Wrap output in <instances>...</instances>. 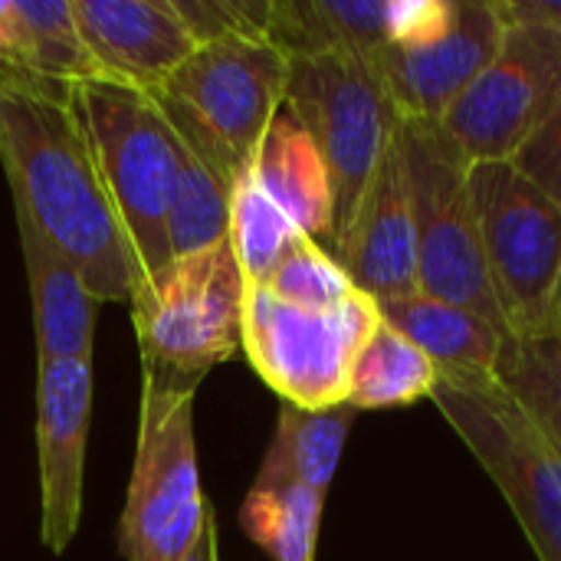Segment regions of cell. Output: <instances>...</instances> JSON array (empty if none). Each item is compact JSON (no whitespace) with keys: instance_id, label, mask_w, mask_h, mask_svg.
I'll return each mask as SVG.
<instances>
[{"instance_id":"7402d4cb","label":"cell","mask_w":561,"mask_h":561,"mask_svg":"<svg viewBox=\"0 0 561 561\" xmlns=\"http://www.w3.org/2000/svg\"><path fill=\"white\" fill-rule=\"evenodd\" d=\"M437 378V365L417 345H411L391 325L378 322V329L355 355L345 404L355 411L408 408L431 398Z\"/></svg>"},{"instance_id":"6da1fadb","label":"cell","mask_w":561,"mask_h":561,"mask_svg":"<svg viewBox=\"0 0 561 561\" xmlns=\"http://www.w3.org/2000/svg\"><path fill=\"white\" fill-rule=\"evenodd\" d=\"M0 164L13 207L76 266L99 302H128L135 260L105 194L69 89L0 79Z\"/></svg>"},{"instance_id":"83f0119b","label":"cell","mask_w":561,"mask_h":561,"mask_svg":"<svg viewBox=\"0 0 561 561\" xmlns=\"http://www.w3.org/2000/svg\"><path fill=\"white\" fill-rule=\"evenodd\" d=\"M174 7L197 43L230 33L270 39L273 0H174Z\"/></svg>"},{"instance_id":"f546056e","label":"cell","mask_w":561,"mask_h":561,"mask_svg":"<svg viewBox=\"0 0 561 561\" xmlns=\"http://www.w3.org/2000/svg\"><path fill=\"white\" fill-rule=\"evenodd\" d=\"M506 23H539L561 33V0H496Z\"/></svg>"},{"instance_id":"52a82bcc","label":"cell","mask_w":561,"mask_h":561,"mask_svg":"<svg viewBox=\"0 0 561 561\" xmlns=\"http://www.w3.org/2000/svg\"><path fill=\"white\" fill-rule=\"evenodd\" d=\"M401 145L417 233V293L477 312L510 342V325L480 243L470 161L440 125L401 118Z\"/></svg>"},{"instance_id":"1f68e13d","label":"cell","mask_w":561,"mask_h":561,"mask_svg":"<svg viewBox=\"0 0 561 561\" xmlns=\"http://www.w3.org/2000/svg\"><path fill=\"white\" fill-rule=\"evenodd\" d=\"M181 561H220V552H217V523H214V513H210V519H207V526H204V533H201V539H197V546L184 556Z\"/></svg>"},{"instance_id":"d6a6232c","label":"cell","mask_w":561,"mask_h":561,"mask_svg":"<svg viewBox=\"0 0 561 561\" xmlns=\"http://www.w3.org/2000/svg\"><path fill=\"white\" fill-rule=\"evenodd\" d=\"M539 339H561V266L552 286V299H549V312H546V325Z\"/></svg>"},{"instance_id":"cb8c5ba5","label":"cell","mask_w":561,"mask_h":561,"mask_svg":"<svg viewBox=\"0 0 561 561\" xmlns=\"http://www.w3.org/2000/svg\"><path fill=\"white\" fill-rule=\"evenodd\" d=\"M230 197L233 187L184 145V171L168 217V243L174 260L230 240Z\"/></svg>"},{"instance_id":"ac0fdd59","label":"cell","mask_w":561,"mask_h":561,"mask_svg":"<svg viewBox=\"0 0 561 561\" xmlns=\"http://www.w3.org/2000/svg\"><path fill=\"white\" fill-rule=\"evenodd\" d=\"M250 178L306 237L332 240L335 201H332L329 171L322 164L319 148L309 138V131L286 112V105L273 118V125L253 158Z\"/></svg>"},{"instance_id":"5b68a950","label":"cell","mask_w":561,"mask_h":561,"mask_svg":"<svg viewBox=\"0 0 561 561\" xmlns=\"http://www.w3.org/2000/svg\"><path fill=\"white\" fill-rule=\"evenodd\" d=\"M431 401L506 496L539 561H561V454L496 371L440 375Z\"/></svg>"},{"instance_id":"603a6c76","label":"cell","mask_w":561,"mask_h":561,"mask_svg":"<svg viewBox=\"0 0 561 561\" xmlns=\"http://www.w3.org/2000/svg\"><path fill=\"white\" fill-rule=\"evenodd\" d=\"M322 506L316 493L302 486H253L240 523L247 536L263 546L273 561H316Z\"/></svg>"},{"instance_id":"484cf974","label":"cell","mask_w":561,"mask_h":561,"mask_svg":"<svg viewBox=\"0 0 561 561\" xmlns=\"http://www.w3.org/2000/svg\"><path fill=\"white\" fill-rule=\"evenodd\" d=\"M496 375L561 454V339L506 342Z\"/></svg>"},{"instance_id":"30bf717a","label":"cell","mask_w":561,"mask_h":561,"mask_svg":"<svg viewBox=\"0 0 561 561\" xmlns=\"http://www.w3.org/2000/svg\"><path fill=\"white\" fill-rule=\"evenodd\" d=\"M470 197L510 342L539 339L561 266V204L513 161L470 164Z\"/></svg>"},{"instance_id":"4316f807","label":"cell","mask_w":561,"mask_h":561,"mask_svg":"<svg viewBox=\"0 0 561 561\" xmlns=\"http://www.w3.org/2000/svg\"><path fill=\"white\" fill-rule=\"evenodd\" d=\"M253 286H263L279 302L299 309H332L342 306L352 293H358L342 263L332 256V250H325L312 237H299L273 266V273Z\"/></svg>"},{"instance_id":"ba28073f","label":"cell","mask_w":561,"mask_h":561,"mask_svg":"<svg viewBox=\"0 0 561 561\" xmlns=\"http://www.w3.org/2000/svg\"><path fill=\"white\" fill-rule=\"evenodd\" d=\"M286 112L309 131L329 171L335 217L332 247L342 240L355 207L391 145L401 115L365 56H289Z\"/></svg>"},{"instance_id":"9a60e30c","label":"cell","mask_w":561,"mask_h":561,"mask_svg":"<svg viewBox=\"0 0 561 561\" xmlns=\"http://www.w3.org/2000/svg\"><path fill=\"white\" fill-rule=\"evenodd\" d=\"M72 16L102 76L148 95L197 46L174 0H72Z\"/></svg>"},{"instance_id":"8992f818","label":"cell","mask_w":561,"mask_h":561,"mask_svg":"<svg viewBox=\"0 0 561 561\" xmlns=\"http://www.w3.org/2000/svg\"><path fill=\"white\" fill-rule=\"evenodd\" d=\"M247 276L230 240L178 256L131 289L141 371L201 385L240 352Z\"/></svg>"},{"instance_id":"e0dca14e","label":"cell","mask_w":561,"mask_h":561,"mask_svg":"<svg viewBox=\"0 0 561 561\" xmlns=\"http://www.w3.org/2000/svg\"><path fill=\"white\" fill-rule=\"evenodd\" d=\"M16 230L33 299L36 362H92L99 299L89 293L76 266L43 237L30 214L16 210Z\"/></svg>"},{"instance_id":"ffe728a7","label":"cell","mask_w":561,"mask_h":561,"mask_svg":"<svg viewBox=\"0 0 561 561\" xmlns=\"http://www.w3.org/2000/svg\"><path fill=\"white\" fill-rule=\"evenodd\" d=\"M352 421H355V408L348 404H335L322 411L283 404L273 444L263 457L253 486H302L319 500H325L339 473V460Z\"/></svg>"},{"instance_id":"7c38bea8","label":"cell","mask_w":561,"mask_h":561,"mask_svg":"<svg viewBox=\"0 0 561 561\" xmlns=\"http://www.w3.org/2000/svg\"><path fill=\"white\" fill-rule=\"evenodd\" d=\"M506 33L496 0H421L411 26L371 56L404 122L440 125Z\"/></svg>"},{"instance_id":"8fae6325","label":"cell","mask_w":561,"mask_h":561,"mask_svg":"<svg viewBox=\"0 0 561 561\" xmlns=\"http://www.w3.org/2000/svg\"><path fill=\"white\" fill-rule=\"evenodd\" d=\"M561 105V33L506 23L496 56L440 118L470 164L513 161Z\"/></svg>"},{"instance_id":"d6986e66","label":"cell","mask_w":561,"mask_h":561,"mask_svg":"<svg viewBox=\"0 0 561 561\" xmlns=\"http://www.w3.org/2000/svg\"><path fill=\"white\" fill-rule=\"evenodd\" d=\"M378 316L385 325L417 345L440 375H477L500 368L506 339L486 319L463 306L411 293L398 299H381Z\"/></svg>"},{"instance_id":"d4e9b609","label":"cell","mask_w":561,"mask_h":561,"mask_svg":"<svg viewBox=\"0 0 561 561\" xmlns=\"http://www.w3.org/2000/svg\"><path fill=\"white\" fill-rule=\"evenodd\" d=\"M306 237L250 178V171L233 184L230 197V247L247 283H263L286 250Z\"/></svg>"},{"instance_id":"277c9868","label":"cell","mask_w":561,"mask_h":561,"mask_svg":"<svg viewBox=\"0 0 561 561\" xmlns=\"http://www.w3.org/2000/svg\"><path fill=\"white\" fill-rule=\"evenodd\" d=\"M194 391L197 385L141 371L138 444L118 519L125 561H181L210 519L201 493Z\"/></svg>"},{"instance_id":"7a4b0ae2","label":"cell","mask_w":561,"mask_h":561,"mask_svg":"<svg viewBox=\"0 0 561 561\" xmlns=\"http://www.w3.org/2000/svg\"><path fill=\"white\" fill-rule=\"evenodd\" d=\"M69 108L85 135L105 194L128 240L138 286L174 260L168 243V217L184 171V145L154 95L128 85H72Z\"/></svg>"},{"instance_id":"2e32d148","label":"cell","mask_w":561,"mask_h":561,"mask_svg":"<svg viewBox=\"0 0 561 561\" xmlns=\"http://www.w3.org/2000/svg\"><path fill=\"white\" fill-rule=\"evenodd\" d=\"M421 0H273L270 39L286 56H365L394 43Z\"/></svg>"},{"instance_id":"4dcf8cb0","label":"cell","mask_w":561,"mask_h":561,"mask_svg":"<svg viewBox=\"0 0 561 561\" xmlns=\"http://www.w3.org/2000/svg\"><path fill=\"white\" fill-rule=\"evenodd\" d=\"M23 76L13 56V3L0 0V79Z\"/></svg>"},{"instance_id":"3957f363","label":"cell","mask_w":561,"mask_h":561,"mask_svg":"<svg viewBox=\"0 0 561 561\" xmlns=\"http://www.w3.org/2000/svg\"><path fill=\"white\" fill-rule=\"evenodd\" d=\"M286 82L289 56L273 39L230 33L197 43L154 102L178 138L233 187L283 112Z\"/></svg>"},{"instance_id":"5bb4252c","label":"cell","mask_w":561,"mask_h":561,"mask_svg":"<svg viewBox=\"0 0 561 561\" xmlns=\"http://www.w3.org/2000/svg\"><path fill=\"white\" fill-rule=\"evenodd\" d=\"M352 286L375 302L417 293V233L401 125L385 148L352 224L332 247Z\"/></svg>"},{"instance_id":"f1b7e54d","label":"cell","mask_w":561,"mask_h":561,"mask_svg":"<svg viewBox=\"0 0 561 561\" xmlns=\"http://www.w3.org/2000/svg\"><path fill=\"white\" fill-rule=\"evenodd\" d=\"M513 164L561 204V105L523 145V151L513 158Z\"/></svg>"},{"instance_id":"9c48e42d","label":"cell","mask_w":561,"mask_h":561,"mask_svg":"<svg viewBox=\"0 0 561 561\" xmlns=\"http://www.w3.org/2000/svg\"><path fill=\"white\" fill-rule=\"evenodd\" d=\"M378 322V302L365 293L332 309H299L247 283L240 352L283 404L322 411L345 404L355 355Z\"/></svg>"},{"instance_id":"44dd1931","label":"cell","mask_w":561,"mask_h":561,"mask_svg":"<svg viewBox=\"0 0 561 561\" xmlns=\"http://www.w3.org/2000/svg\"><path fill=\"white\" fill-rule=\"evenodd\" d=\"M13 3V56L26 79L49 85L108 82L92 59L76 16L72 0H10Z\"/></svg>"},{"instance_id":"4fadbf2b","label":"cell","mask_w":561,"mask_h":561,"mask_svg":"<svg viewBox=\"0 0 561 561\" xmlns=\"http://www.w3.org/2000/svg\"><path fill=\"white\" fill-rule=\"evenodd\" d=\"M39 539L62 556L82 523L85 444L92 424V362H36Z\"/></svg>"}]
</instances>
